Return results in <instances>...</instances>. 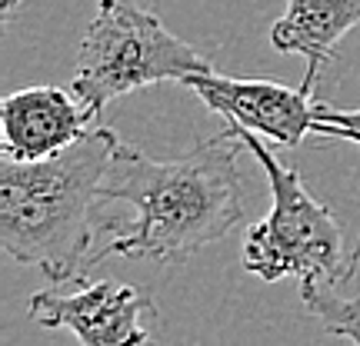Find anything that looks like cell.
Masks as SVG:
<instances>
[{
    "label": "cell",
    "instance_id": "obj_1",
    "mask_svg": "<svg viewBox=\"0 0 360 346\" xmlns=\"http://www.w3.org/2000/svg\"><path fill=\"white\" fill-rule=\"evenodd\" d=\"M237 150L240 137L233 124H224L220 133L177 160H154L120 140L103 177L101 204H127L137 217L130 230L114 233L90 253L87 270L103 257L180 263L224 240L244 210Z\"/></svg>",
    "mask_w": 360,
    "mask_h": 346
},
{
    "label": "cell",
    "instance_id": "obj_2",
    "mask_svg": "<svg viewBox=\"0 0 360 346\" xmlns=\"http://www.w3.org/2000/svg\"><path fill=\"white\" fill-rule=\"evenodd\" d=\"M120 137L90 127L74 147L47 160H0V246L17 263L40 267L53 283L87 273L90 244L101 233L94 210Z\"/></svg>",
    "mask_w": 360,
    "mask_h": 346
},
{
    "label": "cell",
    "instance_id": "obj_3",
    "mask_svg": "<svg viewBox=\"0 0 360 346\" xmlns=\"http://www.w3.org/2000/svg\"><path fill=\"white\" fill-rule=\"evenodd\" d=\"M214 67L200 47L170 34L143 0H101L80 40L74 67V97L94 117L107 103L134 90L210 74Z\"/></svg>",
    "mask_w": 360,
    "mask_h": 346
},
{
    "label": "cell",
    "instance_id": "obj_4",
    "mask_svg": "<svg viewBox=\"0 0 360 346\" xmlns=\"http://www.w3.org/2000/svg\"><path fill=\"white\" fill-rule=\"evenodd\" d=\"M237 137L260 164L270 183V213L250 227L244 244V270L260 280H350V260H344V233L330 206L314 200L300 180V170L281 164L267 150L264 137L237 127Z\"/></svg>",
    "mask_w": 360,
    "mask_h": 346
},
{
    "label": "cell",
    "instance_id": "obj_5",
    "mask_svg": "<svg viewBox=\"0 0 360 346\" xmlns=\"http://www.w3.org/2000/svg\"><path fill=\"white\" fill-rule=\"evenodd\" d=\"M30 320L51 330H70L84 346H150L157 307L143 286L84 283L74 293L37 290L27 300Z\"/></svg>",
    "mask_w": 360,
    "mask_h": 346
},
{
    "label": "cell",
    "instance_id": "obj_6",
    "mask_svg": "<svg viewBox=\"0 0 360 346\" xmlns=\"http://www.w3.org/2000/svg\"><path fill=\"white\" fill-rule=\"evenodd\" d=\"M210 114H220L227 124L250 130L281 147H297L314 133L323 103L314 100V90L287 87L270 77H224L217 70L193 74L184 80Z\"/></svg>",
    "mask_w": 360,
    "mask_h": 346
},
{
    "label": "cell",
    "instance_id": "obj_7",
    "mask_svg": "<svg viewBox=\"0 0 360 346\" xmlns=\"http://www.w3.org/2000/svg\"><path fill=\"white\" fill-rule=\"evenodd\" d=\"M97 117L60 87H24L4 97L0 130L4 154L13 160H47L84 137Z\"/></svg>",
    "mask_w": 360,
    "mask_h": 346
},
{
    "label": "cell",
    "instance_id": "obj_8",
    "mask_svg": "<svg viewBox=\"0 0 360 346\" xmlns=\"http://www.w3.org/2000/svg\"><path fill=\"white\" fill-rule=\"evenodd\" d=\"M360 24V0H287V13L270 27L274 51L304 57L307 74L304 90H314V80L334 60L337 44Z\"/></svg>",
    "mask_w": 360,
    "mask_h": 346
},
{
    "label": "cell",
    "instance_id": "obj_9",
    "mask_svg": "<svg viewBox=\"0 0 360 346\" xmlns=\"http://www.w3.org/2000/svg\"><path fill=\"white\" fill-rule=\"evenodd\" d=\"M300 300L323 333L344 336L360 346V300H347L327 280H300Z\"/></svg>",
    "mask_w": 360,
    "mask_h": 346
},
{
    "label": "cell",
    "instance_id": "obj_10",
    "mask_svg": "<svg viewBox=\"0 0 360 346\" xmlns=\"http://www.w3.org/2000/svg\"><path fill=\"white\" fill-rule=\"evenodd\" d=\"M314 133H317V137H334V140L360 143V110H337L330 103H323ZM357 263H360V240H357V250L350 253V277H354V267H357Z\"/></svg>",
    "mask_w": 360,
    "mask_h": 346
},
{
    "label": "cell",
    "instance_id": "obj_11",
    "mask_svg": "<svg viewBox=\"0 0 360 346\" xmlns=\"http://www.w3.org/2000/svg\"><path fill=\"white\" fill-rule=\"evenodd\" d=\"M17 4H20V0H0V17H4V24H11L13 11H17Z\"/></svg>",
    "mask_w": 360,
    "mask_h": 346
}]
</instances>
